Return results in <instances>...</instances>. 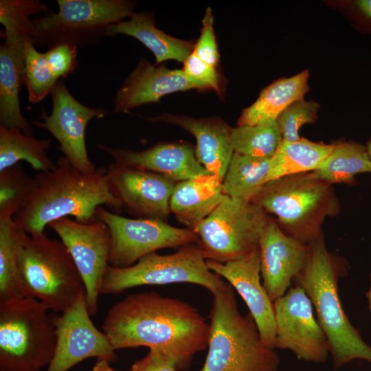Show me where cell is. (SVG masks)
<instances>
[{
	"instance_id": "6da1fadb",
	"label": "cell",
	"mask_w": 371,
	"mask_h": 371,
	"mask_svg": "<svg viewBox=\"0 0 371 371\" xmlns=\"http://www.w3.org/2000/svg\"><path fill=\"white\" fill-rule=\"evenodd\" d=\"M103 332L115 350L139 346L166 355L178 370L207 348L210 323L198 310L155 291L126 296L107 312Z\"/></svg>"
},
{
	"instance_id": "7a4b0ae2",
	"label": "cell",
	"mask_w": 371,
	"mask_h": 371,
	"mask_svg": "<svg viewBox=\"0 0 371 371\" xmlns=\"http://www.w3.org/2000/svg\"><path fill=\"white\" fill-rule=\"evenodd\" d=\"M102 205L117 214L122 208L111 191L106 168L84 173L62 156L54 169L35 175L30 193L13 219L27 234L34 236L43 234L51 222L68 216L80 223H92Z\"/></svg>"
},
{
	"instance_id": "3957f363",
	"label": "cell",
	"mask_w": 371,
	"mask_h": 371,
	"mask_svg": "<svg viewBox=\"0 0 371 371\" xmlns=\"http://www.w3.org/2000/svg\"><path fill=\"white\" fill-rule=\"evenodd\" d=\"M306 265L294 280L310 298L324 332L335 370L355 359L371 363V347L349 320L338 291V282L348 271L347 262L328 251L324 235L308 245Z\"/></svg>"
},
{
	"instance_id": "277c9868",
	"label": "cell",
	"mask_w": 371,
	"mask_h": 371,
	"mask_svg": "<svg viewBox=\"0 0 371 371\" xmlns=\"http://www.w3.org/2000/svg\"><path fill=\"white\" fill-rule=\"evenodd\" d=\"M205 361L199 371H278L280 358L262 343L249 313L238 310L228 283L213 293Z\"/></svg>"
},
{
	"instance_id": "5b68a950",
	"label": "cell",
	"mask_w": 371,
	"mask_h": 371,
	"mask_svg": "<svg viewBox=\"0 0 371 371\" xmlns=\"http://www.w3.org/2000/svg\"><path fill=\"white\" fill-rule=\"evenodd\" d=\"M251 201L275 215L284 233L306 245L324 234L327 217L340 212L333 185L312 172L270 181Z\"/></svg>"
},
{
	"instance_id": "8992f818",
	"label": "cell",
	"mask_w": 371,
	"mask_h": 371,
	"mask_svg": "<svg viewBox=\"0 0 371 371\" xmlns=\"http://www.w3.org/2000/svg\"><path fill=\"white\" fill-rule=\"evenodd\" d=\"M36 299L0 301V368L39 371L50 363L56 346L54 316Z\"/></svg>"
},
{
	"instance_id": "52a82bcc",
	"label": "cell",
	"mask_w": 371,
	"mask_h": 371,
	"mask_svg": "<svg viewBox=\"0 0 371 371\" xmlns=\"http://www.w3.org/2000/svg\"><path fill=\"white\" fill-rule=\"evenodd\" d=\"M19 275L25 297L63 313L85 291L82 278L65 245L40 234L28 235L19 256Z\"/></svg>"
},
{
	"instance_id": "ba28073f",
	"label": "cell",
	"mask_w": 371,
	"mask_h": 371,
	"mask_svg": "<svg viewBox=\"0 0 371 371\" xmlns=\"http://www.w3.org/2000/svg\"><path fill=\"white\" fill-rule=\"evenodd\" d=\"M58 12L33 19L35 46L69 44L78 49L107 36L110 25L129 18L135 3L126 0H57Z\"/></svg>"
},
{
	"instance_id": "9c48e42d",
	"label": "cell",
	"mask_w": 371,
	"mask_h": 371,
	"mask_svg": "<svg viewBox=\"0 0 371 371\" xmlns=\"http://www.w3.org/2000/svg\"><path fill=\"white\" fill-rule=\"evenodd\" d=\"M192 283L207 289L211 293L227 282L212 271L196 243L179 247L173 254L150 253L128 267L108 266L100 294L115 295L125 290L145 285Z\"/></svg>"
},
{
	"instance_id": "30bf717a",
	"label": "cell",
	"mask_w": 371,
	"mask_h": 371,
	"mask_svg": "<svg viewBox=\"0 0 371 371\" xmlns=\"http://www.w3.org/2000/svg\"><path fill=\"white\" fill-rule=\"evenodd\" d=\"M269 219L268 213L251 200L226 195L193 231L205 258L224 263L258 248Z\"/></svg>"
},
{
	"instance_id": "8fae6325",
	"label": "cell",
	"mask_w": 371,
	"mask_h": 371,
	"mask_svg": "<svg viewBox=\"0 0 371 371\" xmlns=\"http://www.w3.org/2000/svg\"><path fill=\"white\" fill-rule=\"evenodd\" d=\"M96 218L109 229L111 247L109 263L113 267H128L159 249L181 247L198 241L193 230L173 227L161 219L129 218L103 206L98 207Z\"/></svg>"
},
{
	"instance_id": "7c38bea8",
	"label": "cell",
	"mask_w": 371,
	"mask_h": 371,
	"mask_svg": "<svg viewBox=\"0 0 371 371\" xmlns=\"http://www.w3.org/2000/svg\"><path fill=\"white\" fill-rule=\"evenodd\" d=\"M273 304L274 349L290 350L297 359L306 362L324 363L330 353L329 344L304 289L295 284Z\"/></svg>"
},
{
	"instance_id": "4fadbf2b",
	"label": "cell",
	"mask_w": 371,
	"mask_h": 371,
	"mask_svg": "<svg viewBox=\"0 0 371 371\" xmlns=\"http://www.w3.org/2000/svg\"><path fill=\"white\" fill-rule=\"evenodd\" d=\"M48 227L60 238L82 278L87 304L91 315L98 311L100 286L109 265L111 233L107 225L97 219L83 223L64 217Z\"/></svg>"
},
{
	"instance_id": "5bb4252c",
	"label": "cell",
	"mask_w": 371,
	"mask_h": 371,
	"mask_svg": "<svg viewBox=\"0 0 371 371\" xmlns=\"http://www.w3.org/2000/svg\"><path fill=\"white\" fill-rule=\"evenodd\" d=\"M52 109L47 115L42 112V122L33 120L37 127L47 130L59 142L57 148L79 171L93 172L97 168L90 160L85 141L86 128L93 118H102L107 111L102 106L93 108L78 101L70 93L63 79L52 92Z\"/></svg>"
},
{
	"instance_id": "9a60e30c",
	"label": "cell",
	"mask_w": 371,
	"mask_h": 371,
	"mask_svg": "<svg viewBox=\"0 0 371 371\" xmlns=\"http://www.w3.org/2000/svg\"><path fill=\"white\" fill-rule=\"evenodd\" d=\"M90 316L85 291L60 316H54L56 346L46 371H67L88 358L108 362L115 358L108 337L95 326Z\"/></svg>"
},
{
	"instance_id": "2e32d148",
	"label": "cell",
	"mask_w": 371,
	"mask_h": 371,
	"mask_svg": "<svg viewBox=\"0 0 371 371\" xmlns=\"http://www.w3.org/2000/svg\"><path fill=\"white\" fill-rule=\"evenodd\" d=\"M113 194L139 218L165 221L170 212V199L177 182L156 172L133 169L117 163L106 167Z\"/></svg>"
},
{
	"instance_id": "e0dca14e",
	"label": "cell",
	"mask_w": 371,
	"mask_h": 371,
	"mask_svg": "<svg viewBox=\"0 0 371 371\" xmlns=\"http://www.w3.org/2000/svg\"><path fill=\"white\" fill-rule=\"evenodd\" d=\"M262 285L271 300L283 296L303 270L308 245L289 236L269 216L259 241Z\"/></svg>"
},
{
	"instance_id": "ac0fdd59",
	"label": "cell",
	"mask_w": 371,
	"mask_h": 371,
	"mask_svg": "<svg viewBox=\"0 0 371 371\" xmlns=\"http://www.w3.org/2000/svg\"><path fill=\"white\" fill-rule=\"evenodd\" d=\"M209 269L225 279L246 303L263 344L274 350L273 304L260 282L259 247L247 256L224 263L207 260Z\"/></svg>"
},
{
	"instance_id": "d6986e66",
	"label": "cell",
	"mask_w": 371,
	"mask_h": 371,
	"mask_svg": "<svg viewBox=\"0 0 371 371\" xmlns=\"http://www.w3.org/2000/svg\"><path fill=\"white\" fill-rule=\"evenodd\" d=\"M191 89L210 90L206 85L188 78L182 69H170L164 65H153L142 58L117 89L114 111L128 113L139 106L159 102L169 93Z\"/></svg>"
},
{
	"instance_id": "ffe728a7",
	"label": "cell",
	"mask_w": 371,
	"mask_h": 371,
	"mask_svg": "<svg viewBox=\"0 0 371 371\" xmlns=\"http://www.w3.org/2000/svg\"><path fill=\"white\" fill-rule=\"evenodd\" d=\"M98 147L121 166L161 174L176 182L210 174L197 159L193 147L186 143H160L139 151L103 144Z\"/></svg>"
},
{
	"instance_id": "44dd1931",
	"label": "cell",
	"mask_w": 371,
	"mask_h": 371,
	"mask_svg": "<svg viewBox=\"0 0 371 371\" xmlns=\"http://www.w3.org/2000/svg\"><path fill=\"white\" fill-rule=\"evenodd\" d=\"M145 119L174 124L191 133L196 141L195 153L199 161L209 173L223 180L234 150L232 128L222 119L194 118L170 113Z\"/></svg>"
},
{
	"instance_id": "7402d4cb",
	"label": "cell",
	"mask_w": 371,
	"mask_h": 371,
	"mask_svg": "<svg viewBox=\"0 0 371 371\" xmlns=\"http://www.w3.org/2000/svg\"><path fill=\"white\" fill-rule=\"evenodd\" d=\"M28 39L5 36L0 46V126L19 128L32 135V128L19 103L20 89L24 85L25 43Z\"/></svg>"
},
{
	"instance_id": "603a6c76",
	"label": "cell",
	"mask_w": 371,
	"mask_h": 371,
	"mask_svg": "<svg viewBox=\"0 0 371 371\" xmlns=\"http://www.w3.org/2000/svg\"><path fill=\"white\" fill-rule=\"evenodd\" d=\"M223 181L207 174L177 182L170 199V212L193 230L225 197Z\"/></svg>"
},
{
	"instance_id": "cb8c5ba5",
	"label": "cell",
	"mask_w": 371,
	"mask_h": 371,
	"mask_svg": "<svg viewBox=\"0 0 371 371\" xmlns=\"http://www.w3.org/2000/svg\"><path fill=\"white\" fill-rule=\"evenodd\" d=\"M124 34L133 37L149 49L155 57V65L168 60L184 62L192 53L195 43L172 37L155 26L148 12H134L127 21L109 25L107 36Z\"/></svg>"
},
{
	"instance_id": "d4e9b609",
	"label": "cell",
	"mask_w": 371,
	"mask_h": 371,
	"mask_svg": "<svg viewBox=\"0 0 371 371\" xmlns=\"http://www.w3.org/2000/svg\"><path fill=\"white\" fill-rule=\"evenodd\" d=\"M308 71L304 70L292 77L278 79L267 86L258 99L243 110L238 126L276 121L291 104L304 100L308 90Z\"/></svg>"
},
{
	"instance_id": "484cf974",
	"label": "cell",
	"mask_w": 371,
	"mask_h": 371,
	"mask_svg": "<svg viewBox=\"0 0 371 371\" xmlns=\"http://www.w3.org/2000/svg\"><path fill=\"white\" fill-rule=\"evenodd\" d=\"M334 147L335 144L313 142L302 137L295 142L282 140L269 160L267 181L315 171Z\"/></svg>"
},
{
	"instance_id": "4316f807",
	"label": "cell",
	"mask_w": 371,
	"mask_h": 371,
	"mask_svg": "<svg viewBox=\"0 0 371 371\" xmlns=\"http://www.w3.org/2000/svg\"><path fill=\"white\" fill-rule=\"evenodd\" d=\"M371 173V159L366 146L355 142L335 144V147L312 174L330 184L357 183L355 177Z\"/></svg>"
},
{
	"instance_id": "83f0119b",
	"label": "cell",
	"mask_w": 371,
	"mask_h": 371,
	"mask_svg": "<svg viewBox=\"0 0 371 371\" xmlns=\"http://www.w3.org/2000/svg\"><path fill=\"white\" fill-rule=\"evenodd\" d=\"M51 139H38L21 130L0 126V172L25 160L38 172L51 170L54 164L47 155Z\"/></svg>"
},
{
	"instance_id": "f1b7e54d",
	"label": "cell",
	"mask_w": 371,
	"mask_h": 371,
	"mask_svg": "<svg viewBox=\"0 0 371 371\" xmlns=\"http://www.w3.org/2000/svg\"><path fill=\"white\" fill-rule=\"evenodd\" d=\"M27 236L13 218H0V301L25 297L18 261Z\"/></svg>"
},
{
	"instance_id": "f546056e",
	"label": "cell",
	"mask_w": 371,
	"mask_h": 371,
	"mask_svg": "<svg viewBox=\"0 0 371 371\" xmlns=\"http://www.w3.org/2000/svg\"><path fill=\"white\" fill-rule=\"evenodd\" d=\"M269 160L234 153L223 180L225 194L249 200L258 195L268 183Z\"/></svg>"
},
{
	"instance_id": "4dcf8cb0",
	"label": "cell",
	"mask_w": 371,
	"mask_h": 371,
	"mask_svg": "<svg viewBox=\"0 0 371 371\" xmlns=\"http://www.w3.org/2000/svg\"><path fill=\"white\" fill-rule=\"evenodd\" d=\"M234 153L270 159L283 138L276 121L256 125L238 126L232 130Z\"/></svg>"
},
{
	"instance_id": "1f68e13d",
	"label": "cell",
	"mask_w": 371,
	"mask_h": 371,
	"mask_svg": "<svg viewBox=\"0 0 371 371\" xmlns=\"http://www.w3.org/2000/svg\"><path fill=\"white\" fill-rule=\"evenodd\" d=\"M60 79L49 64L45 52H40L32 39L25 43L24 85L28 100L38 103L51 93Z\"/></svg>"
},
{
	"instance_id": "d6a6232c",
	"label": "cell",
	"mask_w": 371,
	"mask_h": 371,
	"mask_svg": "<svg viewBox=\"0 0 371 371\" xmlns=\"http://www.w3.org/2000/svg\"><path fill=\"white\" fill-rule=\"evenodd\" d=\"M32 181L19 164L0 172V218H13L21 210Z\"/></svg>"
},
{
	"instance_id": "836d02e7",
	"label": "cell",
	"mask_w": 371,
	"mask_h": 371,
	"mask_svg": "<svg viewBox=\"0 0 371 371\" xmlns=\"http://www.w3.org/2000/svg\"><path fill=\"white\" fill-rule=\"evenodd\" d=\"M49 12L48 6L38 0H1L0 22L5 32H14L23 36H33L31 16Z\"/></svg>"
},
{
	"instance_id": "e575fe53",
	"label": "cell",
	"mask_w": 371,
	"mask_h": 371,
	"mask_svg": "<svg viewBox=\"0 0 371 371\" xmlns=\"http://www.w3.org/2000/svg\"><path fill=\"white\" fill-rule=\"evenodd\" d=\"M319 104L315 101H297L286 109L276 122L284 141L295 142L302 137L299 129L305 124L315 123L317 119Z\"/></svg>"
},
{
	"instance_id": "d590c367",
	"label": "cell",
	"mask_w": 371,
	"mask_h": 371,
	"mask_svg": "<svg viewBox=\"0 0 371 371\" xmlns=\"http://www.w3.org/2000/svg\"><path fill=\"white\" fill-rule=\"evenodd\" d=\"M201 34L195 43L193 52L205 63L217 67L219 54L214 31V17L212 10L207 8L202 20Z\"/></svg>"
},
{
	"instance_id": "8d00e7d4",
	"label": "cell",
	"mask_w": 371,
	"mask_h": 371,
	"mask_svg": "<svg viewBox=\"0 0 371 371\" xmlns=\"http://www.w3.org/2000/svg\"><path fill=\"white\" fill-rule=\"evenodd\" d=\"M182 70L190 79L221 94V77L216 67L201 60L193 52L183 62Z\"/></svg>"
},
{
	"instance_id": "74e56055",
	"label": "cell",
	"mask_w": 371,
	"mask_h": 371,
	"mask_svg": "<svg viewBox=\"0 0 371 371\" xmlns=\"http://www.w3.org/2000/svg\"><path fill=\"white\" fill-rule=\"evenodd\" d=\"M77 47L63 43L50 47L45 54L57 77L63 79L77 68Z\"/></svg>"
},
{
	"instance_id": "f35d334b",
	"label": "cell",
	"mask_w": 371,
	"mask_h": 371,
	"mask_svg": "<svg viewBox=\"0 0 371 371\" xmlns=\"http://www.w3.org/2000/svg\"><path fill=\"white\" fill-rule=\"evenodd\" d=\"M175 363L166 355L155 349H149L148 354L136 361L129 371H177Z\"/></svg>"
},
{
	"instance_id": "ab89813d",
	"label": "cell",
	"mask_w": 371,
	"mask_h": 371,
	"mask_svg": "<svg viewBox=\"0 0 371 371\" xmlns=\"http://www.w3.org/2000/svg\"><path fill=\"white\" fill-rule=\"evenodd\" d=\"M354 7L361 20L371 27V0H357Z\"/></svg>"
},
{
	"instance_id": "60d3db41",
	"label": "cell",
	"mask_w": 371,
	"mask_h": 371,
	"mask_svg": "<svg viewBox=\"0 0 371 371\" xmlns=\"http://www.w3.org/2000/svg\"><path fill=\"white\" fill-rule=\"evenodd\" d=\"M109 362L104 360H98L91 371H118L113 369L109 366Z\"/></svg>"
},
{
	"instance_id": "b9f144b4",
	"label": "cell",
	"mask_w": 371,
	"mask_h": 371,
	"mask_svg": "<svg viewBox=\"0 0 371 371\" xmlns=\"http://www.w3.org/2000/svg\"><path fill=\"white\" fill-rule=\"evenodd\" d=\"M370 286L368 290L366 292V296L368 302V308L371 312V273L369 275Z\"/></svg>"
},
{
	"instance_id": "7bdbcfd3",
	"label": "cell",
	"mask_w": 371,
	"mask_h": 371,
	"mask_svg": "<svg viewBox=\"0 0 371 371\" xmlns=\"http://www.w3.org/2000/svg\"><path fill=\"white\" fill-rule=\"evenodd\" d=\"M366 148H367L369 156L371 159V137L369 139V140L367 142Z\"/></svg>"
},
{
	"instance_id": "ee69618b",
	"label": "cell",
	"mask_w": 371,
	"mask_h": 371,
	"mask_svg": "<svg viewBox=\"0 0 371 371\" xmlns=\"http://www.w3.org/2000/svg\"><path fill=\"white\" fill-rule=\"evenodd\" d=\"M0 371H5V370L1 369Z\"/></svg>"
}]
</instances>
